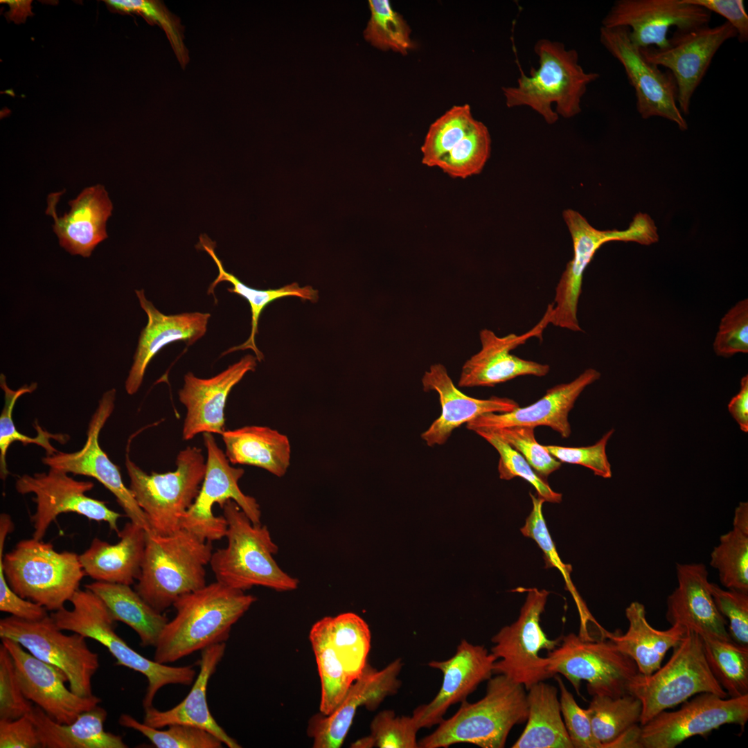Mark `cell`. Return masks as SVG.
Returning <instances> with one entry per match:
<instances>
[{"label": "cell", "instance_id": "obj_1", "mask_svg": "<svg viewBox=\"0 0 748 748\" xmlns=\"http://www.w3.org/2000/svg\"><path fill=\"white\" fill-rule=\"evenodd\" d=\"M256 598L217 581L179 597L176 614L162 630L154 660L172 663L214 644L225 643L232 626Z\"/></svg>", "mask_w": 748, "mask_h": 748}, {"label": "cell", "instance_id": "obj_2", "mask_svg": "<svg viewBox=\"0 0 748 748\" xmlns=\"http://www.w3.org/2000/svg\"><path fill=\"white\" fill-rule=\"evenodd\" d=\"M534 52L538 67L532 68L528 75L521 69L517 84L502 88L506 106H527L549 125L559 116L571 118L579 114L587 86L600 75L585 71L578 53L567 49L561 42L540 39Z\"/></svg>", "mask_w": 748, "mask_h": 748}, {"label": "cell", "instance_id": "obj_3", "mask_svg": "<svg viewBox=\"0 0 748 748\" xmlns=\"http://www.w3.org/2000/svg\"><path fill=\"white\" fill-rule=\"evenodd\" d=\"M14 529L6 513L0 515V563L6 581L19 596L48 611L64 607L78 590L86 575L79 555L70 551H57L51 543L35 538L19 541L3 555L5 541Z\"/></svg>", "mask_w": 748, "mask_h": 748}, {"label": "cell", "instance_id": "obj_4", "mask_svg": "<svg viewBox=\"0 0 748 748\" xmlns=\"http://www.w3.org/2000/svg\"><path fill=\"white\" fill-rule=\"evenodd\" d=\"M211 542L181 528L161 535L147 531L146 544L136 591L154 610L163 613L181 596L206 585Z\"/></svg>", "mask_w": 748, "mask_h": 748}, {"label": "cell", "instance_id": "obj_5", "mask_svg": "<svg viewBox=\"0 0 748 748\" xmlns=\"http://www.w3.org/2000/svg\"><path fill=\"white\" fill-rule=\"evenodd\" d=\"M524 686L503 675L488 679L483 698L464 700L449 718L443 719L430 734L418 741L419 748H447L469 743L481 748H502L514 726L527 719Z\"/></svg>", "mask_w": 748, "mask_h": 748}, {"label": "cell", "instance_id": "obj_6", "mask_svg": "<svg viewBox=\"0 0 748 748\" xmlns=\"http://www.w3.org/2000/svg\"><path fill=\"white\" fill-rule=\"evenodd\" d=\"M222 508L227 545L212 553L209 564L216 581L244 591L254 586L278 591L296 589L298 579L283 571L274 558L278 548L267 527L253 524L233 500Z\"/></svg>", "mask_w": 748, "mask_h": 748}, {"label": "cell", "instance_id": "obj_7", "mask_svg": "<svg viewBox=\"0 0 748 748\" xmlns=\"http://www.w3.org/2000/svg\"><path fill=\"white\" fill-rule=\"evenodd\" d=\"M70 602L72 609L63 607L50 615L62 630L76 632L105 646L116 664L143 675L148 682L143 706H152L156 694L169 684L188 686L196 671L191 666H170L150 660L132 649L116 632V622L104 602L93 592L78 589Z\"/></svg>", "mask_w": 748, "mask_h": 748}, {"label": "cell", "instance_id": "obj_8", "mask_svg": "<svg viewBox=\"0 0 748 748\" xmlns=\"http://www.w3.org/2000/svg\"><path fill=\"white\" fill-rule=\"evenodd\" d=\"M202 450L188 446L178 454L172 472L146 473L125 455L130 489L144 512L151 531L161 535L181 529L182 519L195 501L204 478Z\"/></svg>", "mask_w": 748, "mask_h": 748}, {"label": "cell", "instance_id": "obj_9", "mask_svg": "<svg viewBox=\"0 0 748 748\" xmlns=\"http://www.w3.org/2000/svg\"><path fill=\"white\" fill-rule=\"evenodd\" d=\"M563 218L570 232L573 256L567 263L555 287L553 303L546 312L549 322L574 332L582 331L578 319V305L585 270L596 251L611 241L636 242L649 245L659 240L657 228L645 213H638L623 231H600L593 227L579 212L567 209Z\"/></svg>", "mask_w": 748, "mask_h": 748}, {"label": "cell", "instance_id": "obj_10", "mask_svg": "<svg viewBox=\"0 0 748 748\" xmlns=\"http://www.w3.org/2000/svg\"><path fill=\"white\" fill-rule=\"evenodd\" d=\"M673 649L664 666L649 675L638 673L628 685V693L642 704L641 725L694 695L709 693L723 698L727 696L709 667L700 635L687 630Z\"/></svg>", "mask_w": 748, "mask_h": 748}, {"label": "cell", "instance_id": "obj_11", "mask_svg": "<svg viewBox=\"0 0 748 748\" xmlns=\"http://www.w3.org/2000/svg\"><path fill=\"white\" fill-rule=\"evenodd\" d=\"M526 592L517 621L502 627L491 639V653L497 659L493 674L503 675L524 686L526 690L540 682L553 677L548 669V657L540 652L552 651L561 636L549 639L540 626L549 591L537 588L524 589Z\"/></svg>", "mask_w": 748, "mask_h": 748}, {"label": "cell", "instance_id": "obj_12", "mask_svg": "<svg viewBox=\"0 0 748 748\" xmlns=\"http://www.w3.org/2000/svg\"><path fill=\"white\" fill-rule=\"evenodd\" d=\"M548 669L562 675L579 694L581 681L592 695L618 697L628 693V685L639 673L634 661L609 639H583L570 633L548 652Z\"/></svg>", "mask_w": 748, "mask_h": 748}, {"label": "cell", "instance_id": "obj_13", "mask_svg": "<svg viewBox=\"0 0 748 748\" xmlns=\"http://www.w3.org/2000/svg\"><path fill=\"white\" fill-rule=\"evenodd\" d=\"M62 631L51 615L35 621L14 616L0 620L1 639L17 642L37 659L61 670L75 694L91 696L92 678L100 666L98 654L89 648L83 635Z\"/></svg>", "mask_w": 748, "mask_h": 748}, {"label": "cell", "instance_id": "obj_14", "mask_svg": "<svg viewBox=\"0 0 748 748\" xmlns=\"http://www.w3.org/2000/svg\"><path fill=\"white\" fill-rule=\"evenodd\" d=\"M203 439L207 452L204 478L197 497L182 519L181 528L203 540L213 542L225 537L227 529L224 517L213 513L215 504L222 508L228 500L234 501L253 524H261V511L256 499L244 494L238 486L244 470L230 465L213 434L203 433Z\"/></svg>", "mask_w": 748, "mask_h": 748}, {"label": "cell", "instance_id": "obj_15", "mask_svg": "<svg viewBox=\"0 0 748 748\" xmlns=\"http://www.w3.org/2000/svg\"><path fill=\"white\" fill-rule=\"evenodd\" d=\"M93 486L90 481L75 480L67 472L55 468L19 477L15 483L17 492L35 495L33 501L36 510L31 517L33 537L42 540L51 524L64 513H75L91 520L105 522L118 534L117 522L122 515L109 508L105 501L86 495Z\"/></svg>", "mask_w": 748, "mask_h": 748}, {"label": "cell", "instance_id": "obj_16", "mask_svg": "<svg viewBox=\"0 0 748 748\" xmlns=\"http://www.w3.org/2000/svg\"><path fill=\"white\" fill-rule=\"evenodd\" d=\"M737 37L727 21L710 27L704 25L689 29H676L664 48H640L645 60L662 66L673 75L677 84V106L688 115L692 96L701 83L715 54L728 39Z\"/></svg>", "mask_w": 748, "mask_h": 748}, {"label": "cell", "instance_id": "obj_17", "mask_svg": "<svg viewBox=\"0 0 748 748\" xmlns=\"http://www.w3.org/2000/svg\"><path fill=\"white\" fill-rule=\"evenodd\" d=\"M675 711H664L641 725V748H675L695 736L705 735L727 724L742 728L748 720V695L725 699L700 693Z\"/></svg>", "mask_w": 748, "mask_h": 748}, {"label": "cell", "instance_id": "obj_18", "mask_svg": "<svg viewBox=\"0 0 748 748\" xmlns=\"http://www.w3.org/2000/svg\"><path fill=\"white\" fill-rule=\"evenodd\" d=\"M599 38L605 48L623 66L634 89L640 116L644 119L662 117L676 123L682 131L686 130L688 124L677 106V88L672 73L662 71L645 60L639 48L631 41L627 27L601 26Z\"/></svg>", "mask_w": 748, "mask_h": 748}, {"label": "cell", "instance_id": "obj_19", "mask_svg": "<svg viewBox=\"0 0 748 748\" xmlns=\"http://www.w3.org/2000/svg\"><path fill=\"white\" fill-rule=\"evenodd\" d=\"M116 395L115 389L103 394L89 421L87 440L80 450L70 453L58 451L42 458V461L50 468L96 479L115 496L132 522L151 531L144 512L122 480L120 468L109 459L99 444L100 431L114 411Z\"/></svg>", "mask_w": 748, "mask_h": 748}, {"label": "cell", "instance_id": "obj_20", "mask_svg": "<svg viewBox=\"0 0 748 748\" xmlns=\"http://www.w3.org/2000/svg\"><path fill=\"white\" fill-rule=\"evenodd\" d=\"M711 12L682 0H617L602 20V26H625L639 48L668 46L672 26L689 29L708 25Z\"/></svg>", "mask_w": 748, "mask_h": 748}, {"label": "cell", "instance_id": "obj_21", "mask_svg": "<svg viewBox=\"0 0 748 748\" xmlns=\"http://www.w3.org/2000/svg\"><path fill=\"white\" fill-rule=\"evenodd\" d=\"M402 661L398 658L382 670L368 663L355 680L346 695L329 715L319 712L310 718L307 733L314 748H339L353 724L357 709L364 706L375 711L388 696L396 694L401 686L399 675Z\"/></svg>", "mask_w": 748, "mask_h": 748}, {"label": "cell", "instance_id": "obj_22", "mask_svg": "<svg viewBox=\"0 0 748 748\" xmlns=\"http://www.w3.org/2000/svg\"><path fill=\"white\" fill-rule=\"evenodd\" d=\"M11 654L18 680L26 697L50 718L62 724L73 722L82 713L98 706L101 699L81 697L67 688L66 675L25 650L17 642L1 639Z\"/></svg>", "mask_w": 748, "mask_h": 748}, {"label": "cell", "instance_id": "obj_23", "mask_svg": "<svg viewBox=\"0 0 748 748\" xmlns=\"http://www.w3.org/2000/svg\"><path fill=\"white\" fill-rule=\"evenodd\" d=\"M496 660L484 645H474L463 639L452 657L429 661V667L442 673L443 682L429 702L413 710L412 716L419 729L438 724L450 706L466 700L481 682L492 677Z\"/></svg>", "mask_w": 748, "mask_h": 748}, {"label": "cell", "instance_id": "obj_24", "mask_svg": "<svg viewBox=\"0 0 748 748\" xmlns=\"http://www.w3.org/2000/svg\"><path fill=\"white\" fill-rule=\"evenodd\" d=\"M549 323L545 312L540 323L523 335L511 333L499 337L489 329L481 330V348L462 366L458 387L494 386L519 376L547 375L550 371L548 364L522 359L510 352L529 338L541 337Z\"/></svg>", "mask_w": 748, "mask_h": 748}, {"label": "cell", "instance_id": "obj_25", "mask_svg": "<svg viewBox=\"0 0 748 748\" xmlns=\"http://www.w3.org/2000/svg\"><path fill=\"white\" fill-rule=\"evenodd\" d=\"M257 358L247 355L215 376L208 379L196 377L188 372L179 391V401L185 406L186 414L182 438L188 440L199 433L222 434L224 430V409L227 397L233 387L249 371H254Z\"/></svg>", "mask_w": 748, "mask_h": 748}, {"label": "cell", "instance_id": "obj_26", "mask_svg": "<svg viewBox=\"0 0 748 748\" xmlns=\"http://www.w3.org/2000/svg\"><path fill=\"white\" fill-rule=\"evenodd\" d=\"M676 571L678 585L667 598V621L701 637L731 640L711 595L706 567L677 563Z\"/></svg>", "mask_w": 748, "mask_h": 748}, {"label": "cell", "instance_id": "obj_27", "mask_svg": "<svg viewBox=\"0 0 748 748\" xmlns=\"http://www.w3.org/2000/svg\"><path fill=\"white\" fill-rule=\"evenodd\" d=\"M600 377L598 371L588 368L570 382L549 389L542 398L531 405L506 413L481 415L468 422L466 427L474 431L478 429L546 426L567 438L571 432L569 413L583 390Z\"/></svg>", "mask_w": 748, "mask_h": 748}, {"label": "cell", "instance_id": "obj_28", "mask_svg": "<svg viewBox=\"0 0 748 748\" xmlns=\"http://www.w3.org/2000/svg\"><path fill=\"white\" fill-rule=\"evenodd\" d=\"M64 192L51 193L46 213L53 217V229L62 247L72 255L89 257L95 247L108 235L106 223L113 210L105 187L100 184L84 188L70 201L71 210L62 217L56 212L57 204Z\"/></svg>", "mask_w": 748, "mask_h": 748}, {"label": "cell", "instance_id": "obj_29", "mask_svg": "<svg viewBox=\"0 0 748 748\" xmlns=\"http://www.w3.org/2000/svg\"><path fill=\"white\" fill-rule=\"evenodd\" d=\"M422 384L425 391L438 393L441 406L440 416L420 436L429 447L445 444L454 430L481 415L506 413L519 407L508 398L479 399L465 395L454 385L441 364L430 366L422 377Z\"/></svg>", "mask_w": 748, "mask_h": 748}, {"label": "cell", "instance_id": "obj_30", "mask_svg": "<svg viewBox=\"0 0 748 748\" xmlns=\"http://www.w3.org/2000/svg\"><path fill=\"white\" fill-rule=\"evenodd\" d=\"M135 292L148 319L141 332L133 364L125 380V387L129 395L138 391L150 362L161 348L177 341L193 344L205 335L211 317L209 313L199 312L166 315L146 299L143 290Z\"/></svg>", "mask_w": 748, "mask_h": 748}, {"label": "cell", "instance_id": "obj_31", "mask_svg": "<svg viewBox=\"0 0 748 748\" xmlns=\"http://www.w3.org/2000/svg\"><path fill=\"white\" fill-rule=\"evenodd\" d=\"M225 649V643H221L202 650L198 675L186 697L177 705L166 711H159L153 706L145 709L143 722L157 729L174 724L197 727L215 735L229 748L241 747L237 740L229 736L215 721L210 712L206 699L209 679L222 659Z\"/></svg>", "mask_w": 748, "mask_h": 748}, {"label": "cell", "instance_id": "obj_32", "mask_svg": "<svg viewBox=\"0 0 748 748\" xmlns=\"http://www.w3.org/2000/svg\"><path fill=\"white\" fill-rule=\"evenodd\" d=\"M117 535L116 544L94 538L79 555L80 562L85 574L96 581L131 585L141 574L147 531L130 521Z\"/></svg>", "mask_w": 748, "mask_h": 748}, {"label": "cell", "instance_id": "obj_33", "mask_svg": "<svg viewBox=\"0 0 748 748\" xmlns=\"http://www.w3.org/2000/svg\"><path fill=\"white\" fill-rule=\"evenodd\" d=\"M625 616L629 627L625 634L604 630L602 636L634 661L639 673L649 675L661 666L666 652L684 639L687 630L677 625L666 630L652 627L647 621L645 606L637 601L628 605Z\"/></svg>", "mask_w": 748, "mask_h": 748}, {"label": "cell", "instance_id": "obj_34", "mask_svg": "<svg viewBox=\"0 0 748 748\" xmlns=\"http://www.w3.org/2000/svg\"><path fill=\"white\" fill-rule=\"evenodd\" d=\"M30 716L42 748H127L122 736L106 731L107 711L99 706L80 714L73 722L62 724L35 705Z\"/></svg>", "mask_w": 748, "mask_h": 748}, {"label": "cell", "instance_id": "obj_35", "mask_svg": "<svg viewBox=\"0 0 748 748\" xmlns=\"http://www.w3.org/2000/svg\"><path fill=\"white\" fill-rule=\"evenodd\" d=\"M221 435L232 464L260 467L278 477L287 472L291 447L285 434L268 427L245 426Z\"/></svg>", "mask_w": 748, "mask_h": 748}, {"label": "cell", "instance_id": "obj_36", "mask_svg": "<svg viewBox=\"0 0 748 748\" xmlns=\"http://www.w3.org/2000/svg\"><path fill=\"white\" fill-rule=\"evenodd\" d=\"M527 691V723L512 747L573 748L562 718L558 689L542 681Z\"/></svg>", "mask_w": 748, "mask_h": 748}, {"label": "cell", "instance_id": "obj_37", "mask_svg": "<svg viewBox=\"0 0 748 748\" xmlns=\"http://www.w3.org/2000/svg\"><path fill=\"white\" fill-rule=\"evenodd\" d=\"M84 587L104 602L115 621L127 625L138 634L141 646L155 647L168 619L149 605L130 585L96 581Z\"/></svg>", "mask_w": 748, "mask_h": 748}, {"label": "cell", "instance_id": "obj_38", "mask_svg": "<svg viewBox=\"0 0 748 748\" xmlns=\"http://www.w3.org/2000/svg\"><path fill=\"white\" fill-rule=\"evenodd\" d=\"M199 247H202L213 258L216 263L219 274L214 281L211 284L208 290V294H214V289L221 282H229L233 287L227 290L233 294H237L244 297L249 303L251 311V333L246 341L238 346L232 347L225 351L223 355L240 350L251 349L258 361L264 358L263 354L257 348L255 337L258 334V321L262 310L272 301L285 296H297L303 300L310 301L313 303L318 300V291L311 286L301 287L297 283H293L278 289L275 290H256L251 288L242 283L233 274L226 272L221 260L215 253V242L206 235L199 237Z\"/></svg>", "mask_w": 748, "mask_h": 748}, {"label": "cell", "instance_id": "obj_39", "mask_svg": "<svg viewBox=\"0 0 748 748\" xmlns=\"http://www.w3.org/2000/svg\"><path fill=\"white\" fill-rule=\"evenodd\" d=\"M309 638L321 681L319 712L329 715L343 700L353 682L333 648L328 616L317 621L312 626Z\"/></svg>", "mask_w": 748, "mask_h": 748}, {"label": "cell", "instance_id": "obj_40", "mask_svg": "<svg viewBox=\"0 0 748 748\" xmlns=\"http://www.w3.org/2000/svg\"><path fill=\"white\" fill-rule=\"evenodd\" d=\"M586 711L594 738L601 748H609L621 735L640 723L642 704L630 693L618 697L594 695Z\"/></svg>", "mask_w": 748, "mask_h": 748}, {"label": "cell", "instance_id": "obj_41", "mask_svg": "<svg viewBox=\"0 0 748 748\" xmlns=\"http://www.w3.org/2000/svg\"><path fill=\"white\" fill-rule=\"evenodd\" d=\"M701 639L709 667L727 695L739 697L748 695V645L732 640Z\"/></svg>", "mask_w": 748, "mask_h": 748}, {"label": "cell", "instance_id": "obj_42", "mask_svg": "<svg viewBox=\"0 0 748 748\" xmlns=\"http://www.w3.org/2000/svg\"><path fill=\"white\" fill-rule=\"evenodd\" d=\"M329 617L331 641L353 682L364 671L371 649V634L366 622L353 612Z\"/></svg>", "mask_w": 748, "mask_h": 748}, {"label": "cell", "instance_id": "obj_43", "mask_svg": "<svg viewBox=\"0 0 748 748\" xmlns=\"http://www.w3.org/2000/svg\"><path fill=\"white\" fill-rule=\"evenodd\" d=\"M0 386L4 392V405L0 415V477L5 480L9 474L6 463V454L10 445L15 441H20L24 445L27 444H36L42 447L46 452V456H51L58 451L51 445L50 439H55L61 443H64L69 438L65 434H53L44 430L35 422V429L37 431L36 437L31 438L17 431L12 420V411L17 400L25 393L33 392L37 387L36 382L30 385H24L17 390L11 389L7 384L6 377L3 374L0 375Z\"/></svg>", "mask_w": 748, "mask_h": 748}, {"label": "cell", "instance_id": "obj_44", "mask_svg": "<svg viewBox=\"0 0 748 748\" xmlns=\"http://www.w3.org/2000/svg\"><path fill=\"white\" fill-rule=\"evenodd\" d=\"M477 121L469 105H456L447 110L428 130L421 146L422 163L436 167L440 159L469 132Z\"/></svg>", "mask_w": 748, "mask_h": 748}, {"label": "cell", "instance_id": "obj_45", "mask_svg": "<svg viewBox=\"0 0 748 748\" xmlns=\"http://www.w3.org/2000/svg\"><path fill=\"white\" fill-rule=\"evenodd\" d=\"M491 151V138L488 127L477 121L469 132L436 165L454 179H466L479 174Z\"/></svg>", "mask_w": 748, "mask_h": 748}, {"label": "cell", "instance_id": "obj_46", "mask_svg": "<svg viewBox=\"0 0 748 748\" xmlns=\"http://www.w3.org/2000/svg\"><path fill=\"white\" fill-rule=\"evenodd\" d=\"M371 17L364 31L365 39L381 50L406 55L414 47L411 29L389 0H369Z\"/></svg>", "mask_w": 748, "mask_h": 748}, {"label": "cell", "instance_id": "obj_47", "mask_svg": "<svg viewBox=\"0 0 748 748\" xmlns=\"http://www.w3.org/2000/svg\"><path fill=\"white\" fill-rule=\"evenodd\" d=\"M710 565L718 571L724 587L748 593V534L733 528L722 535L711 553Z\"/></svg>", "mask_w": 748, "mask_h": 748}, {"label": "cell", "instance_id": "obj_48", "mask_svg": "<svg viewBox=\"0 0 748 748\" xmlns=\"http://www.w3.org/2000/svg\"><path fill=\"white\" fill-rule=\"evenodd\" d=\"M118 724L141 733L157 748H222L224 745L209 731L188 724H170L162 730L141 722L126 713L120 715Z\"/></svg>", "mask_w": 748, "mask_h": 748}, {"label": "cell", "instance_id": "obj_49", "mask_svg": "<svg viewBox=\"0 0 748 748\" xmlns=\"http://www.w3.org/2000/svg\"><path fill=\"white\" fill-rule=\"evenodd\" d=\"M529 495L533 507L520 531L523 535L533 540L540 548L543 552L545 568H555L561 573L565 581L567 589L571 592L578 607L581 625H586L587 621L593 618L582 602L571 580V565L562 562L549 532L542 514V505L545 501L539 497H536L531 492Z\"/></svg>", "mask_w": 748, "mask_h": 748}, {"label": "cell", "instance_id": "obj_50", "mask_svg": "<svg viewBox=\"0 0 748 748\" xmlns=\"http://www.w3.org/2000/svg\"><path fill=\"white\" fill-rule=\"evenodd\" d=\"M413 716H396L392 710L379 712L370 724V733L354 742L353 748H418L419 730Z\"/></svg>", "mask_w": 748, "mask_h": 748}, {"label": "cell", "instance_id": "obj_51", "mask_svg": "<svg viewBox=\"0 0 748 748\" xmlns=\"http://www.w3.org/2000/svg\"><path fill=\"white\" fill-rule=\"evenodd\" d=\"M474 431L493 446L499 453L498 472L500 479L510 480L515 477L522 478L535 488L537 496L544 501L561 502L562 494L552 490L546 480L531 467L523 456L498 435L486 429H478Z\"/></svg>", "mask_w": 748, "mask_h": 748}, {"label": "cell", "instance_id": "obj_52", "mask_svg": "<svg viewBox=\"0 0 748 748\" xmlns=\"http://www.w3.org/2000/svg\"><path fill=\"white\" fill-rule=\"evenodd\" d=\"M520 453L543 479L558 470L562 462L551 456L535 437V428L515 426L490 429Z\"/></svg>", "mask_w": 748, "mask_h": 748}, {"label": "cell", "instance_id": "obj_53", "mask_svg": "<svg viewBox=\"0 0 748 748\" xmlns=\"http://www.w3.org/2000/svg\"><path fill=\"white\" fill-rule=\"evenodd\" d=\"M718 356L729 357L748 353V300L733 306L721 319L713 343Z\"/></svg>", "mask_w": 748, "mask_h": 748}, {"label": "cell", "instance_id": "obj_54", "mask_svg": "<svg viewBox=\"0 0 748 748\" xmlns=\"http://www.w3.org/2000/svg\"><path fill=\"white\" fill-rule=\"evenodd\" d=\"M33 702L24 695L17 678L12 657L5 645H0V720H15L29 714Z\"/></svg>", "mask_w": 748, "mask_h": 748}, {"label": "cell", "instance_id": "obj_55", "mask_svg": "<svg viewBox=\"0 0 748 748\" xmlns=\"http://www.w3.org/2000/svg\"><path fill=\"white\" fill-rule=\"evenodd\" d=\"M709 587L718 611L727 622L731 640L748 645V593L723 589L714 582H710Z\"/></svg>", "mask_w": 748, "mask_h": 748}, {"label": "cell", "instance_id": "obj_56", "mask_svg": "<svg viewBox=\"0 0 748 748\" xmlns=\"http://www.w3.org/2000/svg\"><path fill=\"white\" fill-rule=\"evenodd\" d=\"M614 431L612 429L595 444L586 447L544 445L547 452L562 463L578 464L591 469L595 475L611 478V465L606 454V445Z\"/></svg>", "mask_w": 748, "mask_h": 748}, {"label": "cell", "instance_id": "obj_57", "mask_svg": "<svg viewBox=\"0 0 748 748\" xmlns=\"http://www.w3.org/2000/svg\"><path fill=\"white\" fill-rule=\"evenodd\" d=\"M554 677L560 691L561 713L569 737L573 748H601L594 736L591 725L586 709L578 706L573 695L558 675Z\"/></svg>", "mask_w": 748, "mask_h": 748}, {"label": "cell", "instance_id": "obj_58", "mask_svg": "<svg viewBox=\"0 0 748 748\" xmlns=\"http://www.w3.org/2000/svg\"><path fill=\"white\" fill-rule=\"evenodd\" d=\"M42 747L30 713L15 720H0V748Z\"/></svg>", "mask_w": 748, "mask_h": 748}, {"label": "cell", "instance_id": "obj_59", "mask_svg": "<svg viewBox=\"0 0 748 748\" xmlns=\"http://www.w3.org/2000/svg\"><path fill=\"white\" fill-rule=\"evenodd\" d=\"M684 2L715 12L734 28L741 43L748 41V16L742 0H682Z\"/></svg>", "mask_w": 748, "mask_h": 748}, {"label": "cell", "instance_id": "obj_60", "mask_svg": "<svg viewBox=\"0 0 748 748\" xmlns=\"http://www.w3.org/2000/svg\"><path fill=\"white\" fill-rule=\"evenodd\" d=\"M0 611L30 621L48 615L44 607L17 594L8 585L4 573L0 574Z\"/></svg>", "mask_w": 748, "mask_h": 748}, {"label": "cell", "instance_id": "obj_61", "mask_svg": "<svg viewBox=\"0 0 748 748\" xmlns=\"http://www.w3.org/2000/svg\"><path fill=\"white\" fill-rule=\"evenodd\" d=\"M108 3L113 7L125 12H141L146 17L160 24L170 36L176 50L181 51V42L175 23L167 13L156 4L146 1L110 0Z\"/></svg>", "mask_w": 748, "mask_h": 748}, {"label": "cell", "instance_id": "obj_62", "mask_svg": "<svg viewBox=\"0 0 748 748\" xmlns=\"http://www.w3.org/2000/svg\"><path fill=\"white\" fill-rule=\"evenodd\" d=\"M728 409L742 431L748 432V376L741 379L740 390L728 404Z\"/></svg>", "mask_w": 748, "mask_h": 748}, {"label": "cell", "instance_id": "obj_63", "mask_svg": "<svg viewBox=\"0 0 748 748\" xmlns=\"http://www.w3.org/2000/svg\"><path fill=\"white\" fill-rule=\"evenodd\" d=\"M733 528L748 534V503L742 501L736 508Z\"/></svg>", "mask_w": 748, "mask_h": 748}]
</instances>
